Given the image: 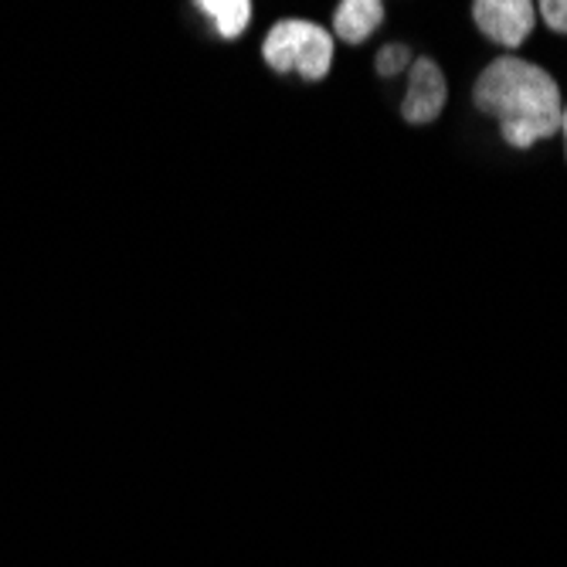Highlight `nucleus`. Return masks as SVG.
Segmentation results:
<instances>
[{
    "mask_svg": "<svg viewBox=\"0 0 567 567\" xmlns=\"http://www.w3.org/2000/svg\"><path fill=\"white\" fill-rule=\"evenodd\" d=\"M476 110L499 120V133L509 146L527 150L537 140H550L560 130V89L534 62L503 55L476 79Z\"/></svg>",
    "mask_w": 567,
    "mask_h": 567,
    "instance_id": "f257e3e1",
    "label": "nucleus"
},
{
    "mask_svg": "<svg viewBox=\"0 0 567 567\" xmlns=\"http://www.w3.org/2000/svg\"><path fill=\"white\" fill-rule=\"evenodd\" d=\"M262 59L279 75L299 72L306 82H320L327 79L330 62H333V38L313 21L286 18V21H276L272 31L266 34Z\"/></svg>",
    "mask_w": 567,
    "mask_h": 567,
    "instance_id": "f03ea898",
    "label": "nucleus"
},
{
    "mask_svg": "<svg viewBox=\"0 0 567 567\" xmlns=\"http://www.w3.org/2000/svg\"><path fill=\"white\" fill-rule=\"evenodd\" d=\"M473 18L489 41L503 48H520L534 31L537 8L527 0H480V4H473Z\"/></svg>",
    "mask_w": 567,
    "mask_h": 567,
    "instance_id": "7ed1b4c3",
    "label": "nucleus"
},
{
    "mask_svg": "<svg viewBox=\"0 0 567 567\" xmlns=\"http://www.w3.org/2000/svg\"><path fill=\"white\" fill-rule=\"evenodd\" d=\"M449 99V85L442 69L432 59H415L411 62V75H408V92L401 102V116L415 126H425L432 120H439V113L445 110Z\"/></svg>",
    "mask_w": 567,
    "mask_h": 567,
    "instance_id": "20e7f679",
    "label": "nucleus"
},
{
    "mask_svg": "<svg viewBox=\"0 0 567 567\" xmlns=\"http://www.w3.org/2000/svg\"><path fill=\"white\" fill-rule=\"evenodd\" d=\"M381 21H384V4H378V0H343L333 14V31L347 44H360L381 28Z\"/></svg>",
    "mask_w": 567,
    "mask_h": 567,
    "instance_id": "39448f33",
    "label": "nucleus"
},
{
    "mask_svg": "<svg viewBox=\"0 0 567 567\" xmlns=\"http://www.w3.org/2000/svg\"><path fill=\"white\" fill-rule=\"evenodd\" d=\"M194 11H200L212 21V28L225 38L235 41L248 31L251 24V4L248 0H197Z\"/></svg>",
    "mask_w": 567,
    "mask_h": 567,
    "instance_id": "423d86ee",
    "label": "nucleus"
},
{
    "mask_svg": "<svg viewBox=\"0 0 567 567\" xmlns=\"http://www.w3.org/2000/svg\"><path fill=\"white\" fill-rule=\"evenodd\" d=\"M408 62H411V51H408V44H384L381 51H378V75H384V79H394L398 72H404L408 69Z\"/></svg>",
    "mask_w": 567,
    "mask_h": 567,
    "instance_id": "0eeeda50",
    "label": "nucleus"
},
{
    "mask_svg": "<svg viewBox=\"0 0 567 567\" xmlns=\"http://www.w3.org/2000/svg\"><path fill=\"white\" fill-rule=\"evenodd\" d=\"M540 18L547 21V28L567 34V0H544V4L537 8Z\"/></svg>",
    "mask_w": 567,
    "mask_h": 567,
    "instance_id": "6e6552de",
    "label": "nucleus"
},
{
    "mask_svg": "<svg viewBox=\"0 0 567 567\" xmlns=\"http://www.w3.org/2000/svg\"><path fill=\"white\" fill-rule=\"evenodd\" d=\"M560 126H564V136H567V110H564V116H560Z\"/></svg>",
    "mask_w": 567,
    "mask_h": 567,
    "instance_id": "1a4fd4ad",
    "label": "nucleus"
}]
</instances>
